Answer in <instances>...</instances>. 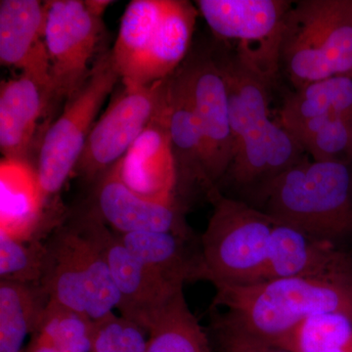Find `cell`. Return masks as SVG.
Wrapping results in <instances>:
<instances>
[{
  "mask_svg": "<svg viewBox=\"0 0 352 352\" xmlns=\"http://www.w3.org/2000/svg\"><path fill=\"white\" fill-rule=\"evenodd\" d=\"M352 317V271L215 287L210 332L220 352H264L322 314Z\"/></svg>",
  "mask_w": 352,
  "mask_h": 352,
  "instance_id": "cell-1",
  "label": "cell"
},
{
  "mask_svg": "<svg viewBox=\"0 0 352 352\" xmlns=\"http://www.w3.org/2000/svg\"><path fill=\"white\" fill-rule=\"evenodd\" d=\"M215 52L226 80L233 136V157L217 188L252 205L273 179L305 157L296 139L271 119L270 85L226 50Z\"/></svg>",
  "mask_w": 352,
  "mask_h": 352,
  "instance_id": "cell-2",
  "label": "cell"
},
{
  "mask_svg": "<svg viewBox=\"0 0 352 352\" xmlns=\"http://www.w3.org/2000/svg\"><path fill=\"white\" fill-rule=\"evenodd\" d=\"M251 206L344 248L352 237V163L307 156L273 179Z\"/></svg>",
  "mask_w": 352,
  "mask_h": 352,
  "instance_id": "cell-3",
  "label": "cell"
},
{
  "mask_svg": "<svg viewBox=\"0 0 352 352\" xmlns=\"http://www.w3.org/2000/svg\"><path fill=\"white\" fill-rule=\"evenodd\" d=\"M198 9L185 0H133L113 50L122 85L145 87L170 78L188 56Z\"/></svg>",
  "mask_w": 352,
  "mask_h": 352,
  "instance_id": "cell-4",
  "label": "cell"
},
{
  "mask_svg": "<svg viewBox=\"0 0 352 352\" xmlns=\"http://www.w3.org/2000/svg\"><path fill=\"white\" fill-rule=\"evenodd\" d=\"M280 71L295 89L333 76L352 78V0L292 2Z\"/></svg>",
  "mask_w": 352,
  "mask_h": 352,
  "instance_id": "cell-5",
  "label": "cell"
},
{
  "mask_svg": "<svg viewBox=\"0 0 352 352\" xmlns=\"http://www.w3.org/2000/svg\"><path fill=\"white\" fill-rule=\"evenodd\" d=\"M207 198L212 214L200 239L201 281L214 288L263 281L275 219L217 187Z\"/></svg>",
  "mask_w": 352,
  "mask_h": 352,
  "instance_id": "cell-6",
  "label": "cell"
},
{
  "mask_svg": "<svg viewBox=\"0 0 352 352\" xmlns=\"http://www.w3.org/2000/svg\"><path fill=\"white\" fill-rule=\"evenodd\" d=\"M286 0H198L199 13L224 50L272 87L280 72Z\"/></svg>",
  "mask_w": 352,
  "mask_h": 352,
  "instance_id": "cell-7",
  "label": "cell"
},
{
  "mask_svg": "<svg viewBox=\"0 0 352 352\" xmlns=\"http://www.w3.org/2000/svg\"><path fill=\"white\" fill-rule=\"evenodd\" d=\"M120 80L111 51L102 53L87 82L44 133L36 170L46 203L75 173L98 113Z\"/></svg>",
  "mask_w": 352,
  "mask_h": 352,
  "instance_id": "cell-8",
  "label": "cell"
},
{
  "mask_svg": "<svg viewBox=\"0 0 352 352\" xmlns=\"http://www.w3.org/2000/svg\"><path fill=\"white\" fill-rule=\"evenodd\" d=\"M45 38L54 100L67 101L87 82L96 61L103 24L82 0L46 1Z\"/></svg>",
  "mask_w": 352,
  "mask_h": 352,
  "instance_id": "cell-9",
  "label": "cell"
},
{
  "mask_svg": "<svg viewBox=\"0 0 352 352\" xmlns=\"http://www.w3.org/2000/svg\"><path fill=\"white\" fill-rule=\"evenodd\" d=\"M166 80L145 87L122 85L95 122L74 173L94 184L119 163L161 108Z\"/></svg>",
  "mask_w": 352,
  "mask_h": 352,
  "instance_id": "cell-10",
  "label": "cell"
},
{
  "mask_svg": "<svg viewBox=\"0 0 352 352\" xmlns=\"http://www.w3.org/2000/svg\"><path fill=\"white\" fill-rule=\"evenodd\" d=\"M178 71L188 90L200 124L208 182L212 187H217L233 157V136L226 80L214 50H190Z\"/></svg>",
  "mask_w": 352,
  "mask_h": 352,
  "instance_id": "cell-11",
  "label": "cell"
},
{
  "mask_svg": "<svg viewBox=\"0 0 352 352\" xmlns=\"http://www.w3.org/2000/svg\"><path fill=\"white\" fill-rule=\"evenodd\" d=\"M103 247L119 291L120 316L149 332L166 309L184 295V285L166 279L133 256L106 224Z\"/></svg>",
  "mask_w": 352,
  "mask_h": 352,
  "instance_id": "cell-12",
  "label": "cell"
},
{
  "mask_svg": "<svg viewBox=\"0 0 352 352\" xmlns=\"http://www.w3.org/2000/svg\"><path fill=\"white\" fill-rule=\"evenodd\" d=\"M113 168L122 182L139 196L184 207L178 193L177 170L166 119V94L151 122Z\"/></svg>",
  "mask_w": 352,
  "mask_h": 352,
  "instance_id": "cell-13",
  "label": "cell"
},
{
  "mask_svg": "<svg viewBox=\"0 0 352 352\" xmlns=\"http://www.w3.org/2000/svg\"><path fill=\"white\" fill-rule=\"evenodd\" d=\"M92 210L115 233L170 232L193 239L184 207L157 203L126 186L115 168L94 183Z\"/></svg>",
  "mask_w": 352,
  "mask_h": 352,
  "instance_id": "cell-14",
  "label": "cell"
},
{
  "mask_svg": "<svg viewBox=\"0 0 352 352\" xmlns=\"http://www.w3.org/2000/svg\"><path fill=\"white\" fill-rule=\"evenodd\" d=\"M45 245L47 254L39 283L44 295L48 300L87 315L92 239L82 217L60 226Z\"/></svg>",
  "mask_w": 352,
  "mask_h": 352,
  "instance_id": "cell-15",
  "label": "cell"
},
{
  "mask_svg": "<svg viewBox=\"0 0 352 352\" xmlns=\"http://www.w3.org/2000/svg\"><path fill=\"white\" fill-rule=\"evenodd\" d=\"M46 11V1H0V62L32 76L52 91L44 38Z\"/></svg>",
  "mask_w": 352,
  "mask_h": 352,
  "instance_id": "cell-16",
  "label": "cell"
},
{
  "mask_svg": "<svg viewBox=\"0 0 352 352\" xmlns=\"http://www.w3.org/2000/svg\"><path fill=\"white\" fill-rule=\"evenodd\" d=\"M352 271V256L344 248L275 220L265 279L326 277Z\"/></svg>",
  "mask_w": 352,
  "mask_h": 352,
  "instance_id": "cell-17",
  "label": "cell"
},
{
  "mask_svg": "<svg viewBox=\"0 0 352 352\" xmlns=\"http://www.w3.org/2000/svg\"><path fill=\"white\" fill-rule=\"evenodd\" d=\"M166 106L180 199L184 203V197L196 187L208 197L215 187L208 182L200 124L178 69L166 80Z\"/></svg>",
  "mask_w": 352,
  "mask_h": 352,
  "instance_id": "cell-18",
  "label": "cell"
},
{
  "mask_svg": "<svg viewBox=\"0 0 352 352\" xmlns=\"http://www.w3.org/2000/svg\"><path fill=\"white\" fill-rule=\"evenodd\" d=\"M53 100L50 88L27 74L1 82L0 150L4 159L28 161L39 120Z\"/></svg>",
  "mask_w": 352,
  "mask_h": 352,
  "instance_id": "cell-19",
  "label": "cell"
},
{
  "mask_svg": "<svg viewBox=\"0 0 352 352\" xmlns=\"http://www.w3.org/2000/svg\"><path fill=\"white\" fill-rule=\"evenodd\" d=\"M48 204L41 191L36 166L25 160L0 163V233L30 242L46 226Z\"/></svg>",
  "mask_w": 352,
  "mask_h": 352,
  "instance_id": "cell-20",
  "label": "cell"
},
{
  "mask_svg": "<svg viewBox=\"0 0 352 352\" xmlns=\"http://www.w3.org/2000/svg\"><path fill=\"white\" fill-rule=\"evenodd\" d=\"M117 236L133 256L166 279L183 285L201 281L200 248H192L190 245L192 239L170 232L117 234Z\"/></svg>",
  "mask_w": 352,
  "mask_h": 352,
  "instance_id": "cell-21",
  "label": "cell"
},
{
  "mask_svg": "<svg viewBox=\"0 0 352 352\" xmlns=\"http://www.w3.org/2000/svg\"><path fill=\"white\" fill-rule=\"evenodd\" d=\"M352 112V78L333 76L308 83L282 103L278 122L292 131L310 120Z\"/></svg>",
  "mask_w": 352,
  "mask_h": 352,
  "instance_id": "cell-22",
  "label": "cell"
},
{
  "mask_svg": "<svg viewBox=\"0 0 352 352\" xmlns=\"http://www.w3.org/2000/svg\"><path fill=\"white\" fill-rule=\"evenodd\" d=\"M47 302L39 286L0 281V352H23Z\"/></svg>",
  "mask_w": 352,
  "mask_h": 352,
  "instance_id": "cell-23",
  "label": "cell"
},
{
  "mask_svg": "<svg viewBox=\"0 0 352 352\" xmlns=\"http://www.w3.org/2000/svg\"><path fill=\"white\" fill-rule=\"evenodd\" d=\"M145 352H212L208 333L183 295L148 332Z\"/></svg>",
  "mask_w": 352,
  "mask_h": 352,
  "instance_id": "cell-24",
  "label": "cell"
},
{
  "mask_svg": "<svg viewBox=\"0 0 352 352\" xmlns=\"http://www.w3.org/2000/svg\"><path fill=\"white\" fill-rule=\"evenodd\" d=\"M275 347L293 352H352V317L336 312L314 315Z\"/></svg>",
  "mask_w": 352,
  "mask_h": 352,
  "instance_id": "cell-25",
  "label": "cell"
},
{
  "mask_svg": "<svg viewBox=\"0 0 352 352\" xmlns=\"http://www.w3.org/2000/svg\"><path fill=\"white\" fill-rule=\"evenodd\" d=\"M96 322L87 314L48 300L34 332L62 352H91Z\"/></svg>",
  "mask_w": 352,
  "mask_h": 352,
  "instance_id": "cell-26",
  "label": "cell"
},
{
  "mask_svg": "<svg viewBox=\"0 0 352 352\" xmlns=\"http://www.w3.org/2000/svg\"><path fill=\"white\" fill-rule=\"evenodd\" d=\"M289 133L314 161L352 163V112L310 120Z\"/></svg>",
  "mask_w": 352,
  "mask_h": 352,
  "instance_id": "cell-27",
  "label": "cell"
},
{
  "mask_svg": "<svg viewBox=\"0 0 352 352\" xmlns=\"http://www.w3.org/2000/svg\"><path fill=\"white\" fill-rule=\"evenodd\" d=\"M46 254V245L38 239L23 242L0 233L1 281L39 286Z\"/></svg>",
  "mask_w": 352,
  "mask_h": 352,
  "instance_id": "cell-28",
  "label": "cell"
},
{
  "mask_svg": "<svg viewBox=\"0 0 352 352\" xmlns=\"http://www.w3.org/2000/svg\"><path fill=\"white\" fill-rule=\"evenodd\" d=\"M147 331L122 316L112 314L96 322L91 352H145Z\"/></svg>",
  "mask_w": 352,
  "mask_h": 352,
  "instance_id": "cell-29",
  "label": "cell"
},
{
  "mask_svg": "<svg viewBox=\"0 0 352 352\" xmlns=\"http://www.w3.org/2000/svg\"><path fill=\"white\" fill-rule=\"evenodd\" d=\"M23 352H62L60 351L57 347L48 344V342H43V340L32 338L31 344L28 346V349Z\"/></svg>",
  "mask_w": 352,
  "mask_h": 352,
  "instance_id": "cell-30",
  "label": "cell"
},
{
  "mask_svg": "<svg viewBox=\"0 0 352 352\" xmlns=\"http://www.w3.org/2000/svg\"><path fill=\"white\" fill-rule=\"evenodd\" d=\"M87 2L88 8L90 9L92 13L95 14L96 16H99V17H102L103 13L105 12L106 8L111 3H113V1H105V0H91V1H85Z\"/></svg>",
  "mask_w": 352,
  "mask_h": 352,
  "instance_id": "cell-31",
  "label": "cell"
},
{
  "mask_svg": "<svg viewBox=\"0 0 352 352\" xmlns=\"http://www.w3.org/2000/svg\"><path fill=\"white\" fill-rule=\"evenodd\" d=\"M264 352H293L289 351L288 349H280V347H271V349H268L267 351Z\"/></svg>",
  "mask_w": 352,
  "mask_h": 352,
  "instance_id": "cell-32",
  "label": "cell"
}]
</instances>
